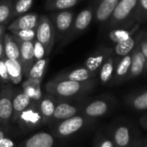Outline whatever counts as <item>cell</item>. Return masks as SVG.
I'll list each match as a JSON object with an SVG mask.
<instances>
[{"label":"cell","instance_id":"ee69618b","mask_svg":"<svg viewBox=\"0 0 147 147\" xmlns=\"http://www.w3.org/2000/svg\"><path fill=\"white\" fill-rule=\"evenodd\" d=\"M102 1H109V2H112V1H117V0H93L92 3H96L99 2H102Z\"/></svg>","mask_w":147,"mask_h":147},{"label":"cell","instance_id":"b9f144b4","mask_svg":"<svg viewBox=\"0 0 147 147\" xmlns=\"http://www.w3.org/2000/svg\"><path fill=\"white\" fill-rule=\"evenodd\" d=\"M140 123L145 129H147V114L141 117V119L140 120Z\"/></svg>","mask_w":147,"mask_h":147},{"label":"cell","instance_id":"7dc6e473","mask_svg":"<svg viewBox=\"0 0 147 147\" xmlns=\"http://www.w3.org/2000/svg\"><path fill=\"white\" fill-rule=\"evenodd\" d=\"M144 73L147 74V61H146V67H145V71H144Z\"/></svg>","mask_w":147,"mask_h":147},{"label":"cell","instance_id":"7bdbcfd3","mask_svg":"<svg viewBox=\"0 0 147 147\" xmlns=\"http://www.w3.org/2000/svg\"><path fill=\"white\" fill-rule=\"evenodd\" d=\"M6 26L5 25H2L0 24V39H3L5 33H6Z\"/></svg>","mask_w":147,"mask_h":147},{"label":"cell","instance_id":"7a4b0ae2","mask_svg":"<svg viewBox=\"0 0 147 147\" xmlns=\"http://www.w3.org/2000/svg\"><path fill=\"white\" fill-rule=\"evenodd\" d=\"M139 1L140 0H119V3L106 27L102 31L114 28H137L139 22Z\"/></svg>","mask_w":147,"mask_h":147},{"label":"cell","instance_id":"ac0fdd59","mask_svg":"<svg viewBox=\"0 0 147 147\" xmlns=\"http://www.w3.org/2000/svg\"><path fill=\"white\" fill-rule=\"evenodd\" d=\"M58 101L59 99L55 97L54 96L49 93H46L41 98V100L38 102L39 109L41 114L44 125L50 124L53 119Z\"/></svg>","mask_w":147,"mask_h":147},{"label":"cell","instance_id":"3957f363","mask_svg":"<svg viewBox=\"0 0 147 147\" xmlns=\"http://www.w3.org/2000/svg\"><path fill=\"white\" fill-rule=\"evenodd\" d=\"M94 121L95 120L90 119L84 115L79 114L71 118L51 125V130L56 138L66 139L85 129L87 127L90 126Z\"/></svg>","mask_w":147,"mask_h":147},{"label":"cell","instance_id":"9c48e42d","mask_svg":"<svg viewBox=\"0 0 147 147\" xmlns=\"http://www.w3.org/2000/svg\"><path fill=\"white\" fill-rule=\"evenodd\" d=\"M23 132L36 129L44 125L41 114L39 109L38 102H31V104L22 113L16 122Z\"/></svg>","mask_w":147,"mask_h":147},{"label":"cell","instance_id":"8fae6325","mask_svg":"<svg viewBox=\"0 0 147 147\" xmlns=\"http://www.w3.org/2000/svg\"><path fill=\"white\" fill-rule=\"evenodd\" d=\"M113 53V47L107 45H101L84 60V66L98 76L99 70L107 59Z\"/></svg>","mask_w":147,"mask_h":147},{"label":"cell","instance_id":"c3c4849f","mask_svg":"<svg viewBox=\"0 0 147 147\" xmlns=\"http://www.w3.org/2000/svg\"><path fill=\"white\" fill-rule=\"evenodd\" d=\"M46 1H51V0H46Z\"/></svg>","mask_w":147,"mask_h":147},{"label":"cell","instance_id":"4316f807","mask_svg":"<svg viewBox=\"0 0 147 147\" xmlns=\"http://www.w3.org/2000/svg\"><path fill=\"white\" fill-rule=\"evenodd\" d=\"M40 83L41 82L39 81L27 79L22 84V90L28 96L33 102H39L44 96L40 88Z\"/></svg>","mask_w":147,"mask_h":147},{"label":"cell","instance_id":"30bf717a","mask_svg":"<svg viewBox=\"0 0 147 147\" xmlns=\"http://www.w3.org/2000/svg\"><path fill=\"white\" fill-rule=\"evenodd\" d=\"M71 102L73 101H58L50 125H53L59 121L71 118L81 114L84 102H79L78 103H73Z\"/></svg>","mask_w":147,"mask_h":147},{"label":"cell","instance_id":"60d3db41","mask_svg":"<svg viewBox=\"0 0 147 147\" xmlns=\"http://www.w3.org/2000/svg\"><path fill=\"white\" fill-rule=\"evenodd\" d=\"M5 58L4 55V48H3V38L0 39V59Z\"/></svg>","mask_w":147,"mask_h":147},{"label":"cell","instance_id":"d4e9b609","mask_svg":"<svg viewBox=\"0 0 147 147\" xmlns=\"http://www.w3.org/2000/svg\"><path fill=\"white\" fill-rule=\"evenodd\" d=\"M5 63H6L10 84L14 85H17L21 84L24 75H23V70L20 60L9 59L5 58Z\"/></svg>","mask_w":147,"mask_h":147},{"label":"cell","instance_id":"484cf974","mask_svg":"<svg viewBox=\"0 0 147 147\" xmlns=\"http://www.w3.org/2000/svg\"><path fill=\"white\" fill-rule=\"evenodd\" d=\"M48 63H49V59L47 57L35 61L34 64L30 68L26 78L33 81L41 82L46 74Z\"/></svg>","mask_w":147,"mask_h":147},{"label":"cell","instance_id":"8992f818","mask_svg":"<svg viewBox=\"0 0 147 147\" xmlns=\"http://www.w3.org/2000/svg\"><path fill=\"white\" fill-rule=\"evenodd\" d=\"M36 40L45 48L46 55H49L56 42V34L49 16L42 15L39 18L36 28Z\"/></svg>","mask_w":147,"mask_h":147},{"label":"cell","instance_id":"2e32d148","mask_svg":"<svg viewBox=\"0 0 147 147\" xmlns=\"http://www.w3.org/2000/svg\"><path fill=\"white\" fill-rule=\"evenodd\" d=\"M54 78L77 81V82H85L94 78H97V74L90 71L86 67L82 65L77 68L61 71Z\"/></svg>","mask_w":147,"mask_h":147},{"label":"cell","instance_id":"f546056e","mask_svg":"<svg viewBox=\"0 0 147 147\" xmlns=\"http://www.w3.org/2000/svg\"><path fill=\"white\" fill-rule=\"evenodd\" d=\"M137 28H133V29H127V28H114V29H110L108 30L109 34H108V38L109 40V41L111 43H113L114 45L121 42L122 40H125L127 39H128L129 37H131L132 35H134L136 32Z\"/></svg>","mask_w":147,"mask_h":147},{"label":"cell","instance_id":"44dd1931","mask_svg":"<svg viewBox=\"0 0 147 147\" xmlns=\"http://www.w3.org/2000/svg\"><path fill=\"white\" fill-rule=\"evenodd\" d=\"M132 56H133V53L121 58L118 60L116 67H115V76L110 84L111 86L118 85L127 81V78L130 71V68H131Z\"/></svg>","mask_w":147,"mask_h":147},{"label":"cell","instance_id":"4dcf8cb0","mask_svg":"<svg viewBox=\"0 0 147 147\" xmlns=\"http://www.w3.org/2000/svg\"><path fill=\"white\" fill-rule=\"evenodd\" d=\"M14 0H0V24L5 25L13 19Z\"/></svg>","mask_w":147,"mask_h":147},{"label":"cell","instance_id":"e575fe53","mask_svg":"<svg viewBox=\"0 0 147 147\" xmlns=\"http://www.w3.org/2000/svg\"><path fill=\"white\" fill-rule=\"evenodd\" d=\"M139 22L142 24L147 22V0H140L139 1Z\"/></svg>","mask_w":147,"mask_h":147},{"label":"cell","instance_id":"277c9868","mask_svg":"<svg viewBox=\"0 0 147 147\" xmlns=\"http://www.w3.org/2000/svg\"><path fill=\"white\" fill-rule=\"evenodd\" d=\"M94 22V7L92 4L82 9L78 15H76L74 21L72 22L71 28L65 38V40L60 43V47H64L70 44L77 38L84 34L91 23Z\"/></svg>","mask_w":147,"mask_h":147},{"label":"cell","instance_id":"d6a6232c","mask_svg":"<svg viewBox=\"0 0 147 147\" xmlns=\"http://www.w3.org/2000/svg\"><path fill=\"white\" fill-rule=\"evenodd\" d=\"M94 147H117L110 136L102 133H97L94 139Z\"/></svg>","mask_w":147,"mask_h":147},{"label":"cell","instance_id":"ab89813d","mask_svg":"<svg viewBox=\"0 0 147 147\" xmlns=\"http://www.w3.org/2000/svg\"><path fill=\"white\" fill-rule=\"evenodd\" d=\"M9 133V127H3L0 128V141L6 136H8Z\"/></svg>","mask_w":147,"mask_h":147},{"label":"cell","instance_id":"83f0119b","mask_svg":"<svg viewBox=\"0 0 147 147\" xmlns=\"http://www.w3.org/2000/svg\"><path fill=\"white\" fill-rule=\"evenodd\" d=\"M127 104L135 110L144 111L147 109V90L133 93L127 97Z\"/></svg>","mask_w":147,"mask_h":147},{"label":"cell","instance_id":"52a82bcc","mask_svg":"<svg viewBox=\"0 0 147 147\" xmlns=\"http://www.w3.org/2000/svg\"><path fill=\"white\" fill-rule=\"evenodd\" d=\"M12 84H3L0 90V128L9 127L13 120V96L15 92Z\"/></svg>","mask_w":147,"mask_h":147},{"label":"cell","instance_id":"ba28073f","mask_svg":"<svg viewBox=\"0 0 147 147\" xmlns=\"http://www.w3.org/2000/svg\"><path fill=\"white\" fill-rule=\"evenodd\" d=\"M114 98L109 96L98 97L87 102H84L81 114L84 116L96 120L107 115L113 107Z\"/></svg>","mask_w":147,"mask_h":147},{"label":"cell","instance_id":"6da1fadb","mask_svg":"<svg viewBox=\"0 0 147 147\" xmlns=\"http://www.w3.org/2000/svg\"><path fill=\"white\" fill-rule=\"evenodd\" d=\"M99 83L98 78L85 82H77L65 79L53 78L45 85L47 93H49L59 100L82 101L96 88Z\"/></svg>","mask_w":147,"mask_h":147},{"label":"cell","instance_id":"f1b7e54d","mask_svg":"<svg viewBox=\"0 0 147 147\" xmlns=\"http://www.w3.org/2000/svg\"><path fill=\"white\" fill-rule=\"evenodd\" d=\"M83 0H51L46 1V9L49 11H59L71 9Z\"/></svg>","mask_w":147,"mask_h":147},{"label":"cell","instance_id":"5bb4252c","mask_svg":"<svg viewBox=\"0 0 147 147\" xmlns=\"http://www.w3.org/2000/svg\"><path fill=\"white\" fill-rule=\"evenodd\" d=\"M17 39L19 40V45H20V62L22 66L23 75L26 78L30 68L35 62L34 40L25 41L20 40L19 38Z\"/></svg>","mask_w":147,"mask_h":147},{"label":"cell","instance_id":"8d00e7d4","mask_svg":"<svg viewBox=\"0 0 147 147\" xmlns=\"http://www.w3.org/2000/svg\"><path fill=\"white\" fill-rule=\"evenodd\" d=\"M46 55V51L44 47L36 39L34 40V57H35V61L41 59L45 58Z\"/></svg>","mask_w":147,"mask_h":147},{"label":"cell","instance_id":"cb8c5ba5","mask_svg":"<svg viewBox=\"0 0 147 147\" xmlns=\"http://www.w3.org/2000/svg\"><path fill=\"white\" fill-rule=\"evenodd\" d=\"M3 48L6 59L20 60V45L16 35L10 32H6L3 36Z\"/></svg>","mask_w":147,"mask_h":147},{"label":"cell","instance_id":"e0dca14e","mask_svg":"<svg viewBox=\"0 0 147 147\" xmlns=\"http://www.w3.org/2000/svg\"><path fill=\"white\" fill-rule=\"evenodd\" d=\"M56 137L47 132H39L31 135L17 147H54Z\"/></svg>","mask_w":147,"mask_h":147},{"label":"cell","instance_id":"1f68e13d","mask_svg":"<svg viewBox=\"0 0 147 147\" xmlns=\"http://www.w3.org/2000/svg\"><path fill=\"white\" fill-rule=\"evenodd\" d=\"M34 3V0H15L13 17L26 14Z\"/></svg>","mask_w":147,"mask_h":147},{"label":"cell","instance_id":"bcb514c9","mask_svg":"<svg viewBox=\"0 0 147 147\" xmlns=\"http://www.w3.org/2000/svg\"><path fill=\"white\" fill-rule=\"evenodd\" d=\"M140 143L137 142V143H136V144H134L133 146H130V147H140Z\"/></svg>","mask_w":147,"mask_h":147},{"label":"cell","instance_id":"74e56055","mask_svg":"<svg viewBox=\"0 0 147 147\" xmlns=\"http://www.w3.org/2000/svg\"><path fill=\"white\" fill-rule=\"evenodd\" d=\"M139 47L147 59V29L141 31V37L139 42Z\"/></svg>","mask_w":147,"mask_h":147},{"label":"cell","instance_id":"f6af8a7d","mask_svg":"<svg viewBox=\"0 0 147 147\" xmlns=\"http://www.w3.org/2000/svg\"><path fill=\"white\" fill-rule=\"evenodd\" d=\"M140 147H147V141H145V142L141 143Z\"/></svg>","mask_w":147,"mask_h":147},{"label":"cell","instance_id":"5b68a950","mask_svg":"<svg viewBox=\"0 0 147 147\" xmlns=\"http://www.w3.org/2000/svg\"><path fill=\"white\" fill-rule=\"evenodd\" d=\"M75 16V12L72 9L53 11L49 15L55 30L56 42L61 43L65 40L71 28Z\"/></svg>","mask_w":147,"mask_h":147},{"label":"cell","instance_id":"9a60e30c","mask_svg":"<svg viewBox=\"0 0 147 147\" xmlns=\"http://www.w3.org/2000/svg\"><path fill=\"white\" fill-rule=\"evenodd\" d=\"M39 15L35 12L26 13L20 16L15 21H13L8 27L7 30L10 33H15L21 30L34 29L37 28L39 22Z\"/></svg>","mask_w":147,"mask_h":147},{"label":"cell","instance_id":"d590c367","mask_svg":"<svg viewBox=\"0 0 147 147\" xmlns=\"http://www.w3.org/2000/svg\"><path fill=\"white\" fill-rule=\"evenodd\" d=\"M0 83H2L3 84H10L8 71H7V66L5 63V58L0 59Z\"/></svg>","mask_w":147,"mask_h":147},{"label":"cell","instance_id":"7402d4cb","mask_svg":"<svg viewBox=\"0 0 147 147\" xmlns=\"http://www.w3.org/2000/svg\"><path fill=\"white\" fill-rule=\"evenodd\" d=\"M146 61L147 59L144 56V54L142 53V52L140 51V48L138 44V46L135 47V49L133 52L131 68H130V71H129L128 77L127 78V81L134 79V78L140 77L141 74H143L145 71Z\"/></svg>","mask_w":147,"mask_h":147},{"label":"cell","instance_id":"d6986e66","mask_svg":"<svg viewBox=\"0 0 147 147\" xmlns=\"http://www.w3.org/2000/svg\"><path fill=\"white\" fill-rule=\"evenodd\" d=\"M119 59V58H117L114 53H112L102 65L101 69L99 70L97 78L102 85L111 84L115 76V67Z\"/></svg>","mask_w":147,"mask_h":147},{"label":"cell","instance_id":"603a6c76","mask_svg":"<svg viewBox=\"0 0 147 147\" xmlns=\"http://www.w3.org/2000/svg\"><path fill=\"white\" fill-rule=\"evenodd\" d=\"M32 101L22 89H16L13 96V120L16 123L22 113L31 104Z\"/></svg>","mask_w":147,"mask_h":147},{"label":"cell","instance_id":"f35d334b","mask_svg":"<svg viewBox=\"0 0 147 147\" xmlns=\"http://www.w3.org/2000/svg\"><path fill=\"white\" fill-rule=\"evenodd\" d=\"M0 147H17L16 143L11 138L6 136L0 141Z\"/></svg>","mask_w":147,"mask_h":147},{"label":"cell","instance_id":"4fadbf2b","mask_svg":"<svg viewBox=\"0 0 147 147\" xmlns=\"http://www.w3.org/2000/svg\"><path fill=\"white\" fill-rule=\"evenodd\" d=\"M117 147H130L137 143L134 139V133L131 127L120 124L112 129L109 135Z\"/></svg>","mask_w":147,"mask_h":147},{"label":"cell","instance_id":"7c38bea8","mask_svg":"<svg viewBox=\"0 0 147 147\" xmlns=\"http://www.w3.org/2000/svg\"><path fill=\"white\" fill-rule=\"evenodd\" d=\"M119 0L117 1H102L96 3H91L94 7V22L100 27L102 31L109 22Z\"/></svg>","mask_w":147,"mask_h":147},{"label":"cell","instance_id":"ffe728a7","mask_svg":"<svg viewBox=\"0 0 147 147\" xmlns=\"http://www.w3.org/2000/svg\"><path fill=\"white\" fill-rule=\"evenodd\" d=\"M141 37V31L135 33L128 39L118 42L113 46V53L119 59L130 54L138 46Z\"/></svg>","mask_w":147,"mask_h":147},{"label":"cell","instance_id":"836d02e7","mask_svg":"<svg viewBox=\"0 0 147 147\" xmlns=\"http://www.w3.org/2000/svg\"><path fill=\"white\" fill-rule=\"evenodd\" d=\"M12 34H15L17 38H19L22 40H25V41L34 40H35V37H36V28L21 30V31H17Z\"/></svg>","mask_w":147,"mask_h":147}]
</instances>
